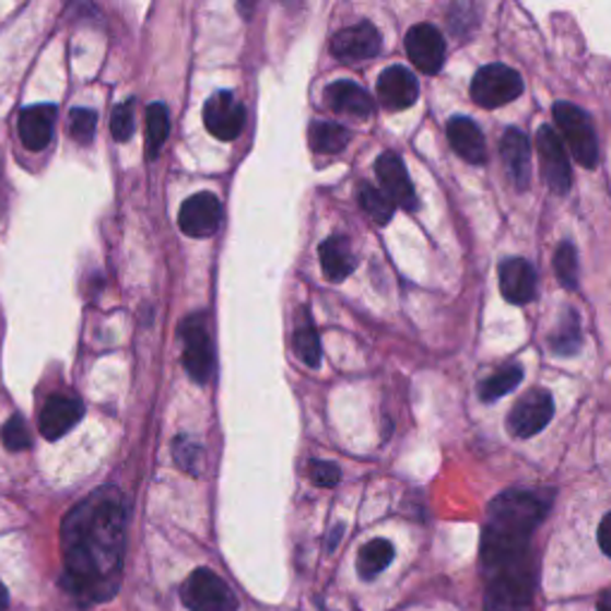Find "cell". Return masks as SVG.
I'll list each match as a JSON object with an SVG mask.
<instances>
[{
	"label": "cell",
	"instance_id": "7c38bea8",
	"mask_svg": "<svg viewBox=\"0 0 611 611\" xmlns=\"http://www.w3.org/2000/svg\"><path fill=\"white\" fill-rule=\"evenodd\" d=\"M383 36L371 22H359L354 27L337 32L332 38V54L342 62H363L380 54Z\"/></svg>",
	"mask_w": 611,
	"mask_h": 611
},
{
	"label": "cell",
	"instance_id": "e0dca14e",
	"mask_svg": "<svg viewBox=\"0 0 611 611\" xmlns=\"http://www.w3.org/2000/svg\"><path fill=\"white\" fill-rule=\"evenodd\" d=\"M502 161L506 165V173H509L512 185L518 191H526L532 177V153H530V141L521 132V129H506V134L502 137Z\"/></svg>",
	"mask_w": 611,
	"mask_h": 611
},
{
	"label": "cell",
	"instance_id": "ffe728a7",
	"mask_svg": "<svg viewBox=\"0 0 611 611\" xmlns=\"http://www.w3.org/2000/svg\"><path fill=\"white\" fill-rule=\"evenodd\" d=\"M447 139H449L454 153H457L459 158H463L466 163L483 165L487 161L485 137L471 117L454 115L447 125Z\"/></svg>",
	"mask_w": 611,
	"mask_h": 611
},
{
	"label": "cell",
	"instance_id": "5b68a950",
	"mask_svg": "<svg viewBox=\"0 0 611 611\" xmlns=\"http://www.w3.org/2000/svg\"><path fill=\"white\" fill-rule=\"evenodd\" d=\"M181 604L189 611H239L237 595L211 568H197L179 590Z\"/></svg>",
	"mask_w": 611,
	"mask_h": 611
},
{
	"label": "cell",
	"instance_id": "d590c367",
	"mask_svg": "<svg viewBox=\"0 0 611 611\" xmlns=\"http://www.w3.org/2000/svg\"><path fill=\"white\" fill-rule=\"evenodd\" d=\"M597 611H611V590H607L600 597V602H597Z\"/></svg>",
	"mask_w": 611,
	"mask_h": 611
},
{
	"label": "cell",
	"instance_id": "603a6c76",
	"mask_svg": "<svg viewBox=\"0 0 611 611\" xmlns=\"http://www.w3.org/2000/svg\"><path fill=\"white\" fill-rule=\"evenodd\" d=\"M583 346L580 318L574 308H566L556 322V330L550 337V349L556 356H574Z\"/></svg>",
	"mask_w": 611,
	"mask_h": 611
},
{
	"label": "cell",
	"instance_id": "2e32d148",
	"mask_svg": "<svg viewBox=\"0 0 611 611\" xmlns=\"http://www.w3.org/2000/svg\"><path fill=\"white\" fill-rule=\"evenodd\" d=\"M84 415V407L80 399L74 397H50L46 401V407L42 409V415H38V431L50 442L60 439L62 435H68L72 427L82 421Z\"/></svg>",
	"mask_w": 611,
	"mask_h": 611
},
{
	"label": "cell",
	"instance_id": "d4e9b609",
	"mask_svg": "<svg viewBox=\"0 0 611 611\" xmlns=\"http://www.w3.org/2000/svg\"><path fill=\"white\" fill-rule=\"evenodd\" d=\"M349 129L334 122H314L308 129V144L316 153H340L349 144Z\"/></svg>",
	"mask_w": 611,
	"mask_h": 611
},
{
	"label": "cell",
	"instance_id": "7402d4cb",
	"mask_svg": "<svg viewBox=\"0 0 611 611\" xmlns=\"http://www.w3.org/2000/svg\"><path fill=\"white\" fill-rule=\"evenodd\" d=\"M320 263L325 278L332 282H342L356 270V256L344 237H330L320 246Z\"/></svg>",
	"mask_w": 611,
	"mask_h": 611
},
{
	"label": "cell",
	"instance_id": "cb8c5ba5",
	"mask_svg": "<svg viewBox=\"0 0 611 611\" xmlns=\"http://www.w3.org/2000/svg\"><path fill=\"white\" fill-rule=\"evenodd\" d=\"M395 559V548L392 542L387 540H371L368 544H363L359 552V576L363 580H373L375 576H380L383 571L392 564Z\"/></svg>",
	"mask_w": 611,
	"mask_h": 611
},
{
	"label": "cell",
	"instance_id": "f546056e",
	"mask_svg": "<svg viewBox=\"0 0 611 611\" xmlns=\"http://www.w3.org/2000/svg\"><path fill=\"white\" fill-rule=\"evenodd\" d=\"M294 351H296V356L306 363V366H310V368L320 366V337L308 320L294 332Z\"/></svg>",
	"mask_w": 611,
	"mask_h": 611
},
{
	"label": "cell",
	"instance_id": "9a60e30c",
	"mask_svg": "<svg viewBox=\"0 0 611 611\" xmlns=\"http://www.w3.org/2000/svg\"><path fill=\"white\" fill-rule=\"evenodd\" d=\"M58 120V108L54 103H38L20 113L17 129L22 144L30 151H44L54 141V129Z\"/></svg>",
	"mask_w": 611,
	"mask_h": 611
},
{
	"label": "cell",
	"instance_id": "f1b7e54d",
	"mask_svg": "<svg viewBox=\"0 0 611 611\" xmlns=\"http://www.w3.org/2000/svg\"><path fill=\"white\" fill-rule=\"evenodd\" d=\"M554 270L559 282L564 284L566 290L578 287V251L571 242H562L554 254Z\"/></svg>",
	"mask_w": 611,
	"mask_h": 611
},
{
	"label": "cell",
	"instance_id": "83f0119b",
	"mask_svg": "<svg viewBox=\"0 0 611 611\" xmlns=\"http://www.w3.org/2000/svg\"><path fill=\"white\" fill-rule=\"evenodd\" d=\"M359 201H361L363 211H366L378 225H387L395 215V201L389 199L383 189H375L371 185H361Z\"/></svg>",
	"mask_w": 611,
	"mask_h": 611
},
{
	"label": "cell",
	"instance_id": "44dd1931",
	"mask_svg": "<svg viewBox=\"0 0 611 611\" xmlns=\"http://www.w3.org/2000/svg\"><path fill=\"white\" fill-rule=\"evenodd\" d=\"M325 103H328V108H332L334 113L359 117V120H366L375 110V103L368 96V91L349 80H340L325 89Z\"/></svg>",
	"mask_w": 611,
	"mask_h": 611
},
{
	"label": "cell",
	"instance_id": "8fae6325",
	"mask_svg": "<svg viewBox=\"0 0 611 611\" xmlns=\"http://www.w3.org/2000/svg\"><path fill=\"white\" fill-rule=\"evenodd\" d=\"M203 125L220 141H234L246 125V113L232 91H215L203 106Z\"/></svg>",
	"mask_w": 611,
	"mask_h": 611
},
{
	"label": "cell",
	"instance_id": "3957f363",
	"mask_svg": "<svg viewBox=\"0 0 611 611\" xmlns=\"http://www.w3.org/2000/svg\"><path fill=\"white\" fill-rule=\"evenodd\" d=\"M536 592V564L532 556L490 576L485 611H526Z\"/></svg>",
	"mask_w": 611,
	"mask_h": 611
},
{
	"label": "cell",
	"instance_id": "e575fe53",
	"mask_svg": "<svg viewBox=\"0 0 611 611\" xmlns=\"http://www.w3.org/2000/svg\"><path fill=\"white\" fill-rule=\"evenodd\" d=\"M597 540H600V548L607 556H611V512L602 518L600 532H597Z\"/></svg>",
	"mask_w": 611,
	"mask_h": 611
},
{
	"label": "cell",
	"instance_id": "52a82bcc",
	"mask_svg": "<svg viewBox=\"0 0 611 611\" xmlns=\"http://www.w3.org/2000/svg\"><path fill=\"white\" fill-rule=\"evenodd\" d=\"M536 149L540 158V171L548 187L564 197L571 189V163L564 149V141L550 125H542L536 137Z\"/></svg>",
	"mask_w": 611,
	"mask_h": 611
},
{
	"label": "cell",
	"instance_id": "8d00e7d4",
	"mask_svg": "<svg viewBox=\"0 0 611 611\" xmlns=\"http://www.w3.org/2000/svg\"><path fill=\"white\" fill-rule=\"evenodd\" d=\"M10 604V597H8V590H5V585L0 583V611H5Z\"/></svg>",
	"mask_w": 611,
	"mask_h": 611
},
{
	"label": "cell",
	"instance_id": "ac0fdd59",
	"mask_svg": "<svg viewBox=\"0 0 611 611\" xmlns=\"http://www.w3.org/2000/svg\"><path fill=\"white\" fill-rule=\"evenodd\" d=\"M538 275L526 258H506L500 268V287L506 302L516 306L530 304L536 298Z\"/></svg>",
	"mask_w": 611,
	"mask_h": 611
},
{
	"label": "cell",
	"instance_id": "8992f818",
	"mask_svg": "<svg viewBox=\"0 0 611 611\" xmlns=\"http://www.w3.org/2000/svg\"><path fill=\"white\" fill-rule=\"evenodd\" d=\"M524 94V77L509 64H485L471 82V98L480 108H502Z\"/></svg>",
	"mask_w": 611,
	"mask_h": 611
},
{
	"label": "cell",
	"instance_id": "ba28073f",
	"mask_svg": "<svg viewBox=\"0 0 611 611\" xmlns=\"http://www.w3.org/2000/svg\"><path fill=\"white\" fill-rule=\"evenodd\" d=\"M181 340H185V368L199 385L211 380L215 368V356L211 346V337H208L205 322L201 316H189L179 328Z\"/></svg>",
	"mask_w": 611,
	"mask_h": 611
},
{
	"label": "cell",
	"instance_id": "d6986e66",
	"mask_svg": "<svg viewBox=\"0 0 611 611\" xmlns=\"http://www.w3.org/2000/svg\"><path fill=\"white\" fill-rule=\"evenodd\" d=\"M378 98L389 110H407L419 101V80L401 64H392L380 74Z\"/></svg>",
	"mask_w": 611,
	"mask_h": 611
},
{
	"label": "cell",
	"instance_id": "4dcf8cb0",
	"mask_svg": "<svg viewBox=\"0 0 611 611\" xmlns=\"http://www.w3.org/2000/svg\"><path fill=\"white\" fill-rule=\"evenodd\" d=\"M110 132L115 141H129L134 134V101H125L115 106L110 115Z\"/></svg>",
	"mask_w": 611,
	"mask_h": 611
},
{
	"label": "cell",
	"instance_id": "9c48e42d",
	"mask_svg": "<svg viewBox=\"0 0 611 611\" xmlns=\"http://www.w3.org/2000/svg\"><path fill=\"white\" fill-rule=\"evenodd\" d=\"M554 415V399L548 389H530L521 401H516L506 427L518 439H528L532 435L542 433Z\"/></svg>",
	"mask_w": 611,
	"mask_h": 611
},
{
	"label": "cell",
	"instance_id": "7a4b0ae2",
	"mask_svg": "<svg viewBox=\"0 0 611 611\" xmlns=\"http://www.w3.org/2000/svg\"><path fill=\"white\" fill-rule=\"evenodd\" d=\"M548 509L550 500L526 490H509L492 500L480 544V559L490 576L530 559V538Z\"/></svg>",
	"mask_w": 611,
	"mask_h": 611
},
{
	"label": "cell",
	"instance_id": "30bf717a",
	"mask_svg": "<svg viewBox=\"0 0 611 611\" xmlns=\"http://www.w3.org/2000/svg\"><path fill=\"white\" fill-rule=\"evenodd\" d=\"M223 220V203L211 191H199L179 208V230L193 239L213 237Z\"/></svg>",
	"mask_w": 611,
	"mask_h": 611
},
{
	"label": "cell",
	"instance_id": "5bb4252c",
	"mask_svg": "<svg viewBox=\"0 0 611 611\" xmlns=\"http://www.w3.org/2000/svg\"><path fill=\"white\" fill-rule=\"evenodd\" d=\"M375 173L383 185V191L389 199L395 201V205H401L404 211H415L419 208V199H415L413 181L407 173L404 161L399 158L397 153H383L378 161H375Z\"/></svg>",
	"mask_w": 611,
	"mask_h": 611
},
{
	"label": "cell",
	"instance_id": "6da1fadb",
	"mask_svg": "<svg viewBox=\"0 0 611 611\" xmlns=\"http://www.w3.org/2000/svg\"><path fill=\"white\" fill-rule=\"evenodd\" d=\"M125 552V506L115 490H98L62 524V588L82 607L117 592Z\"/></svg>",
	"mask_w": 611,
	"mask_h": 611
},
{
	"label": "cell",
	"instance_id": "836d02e7",
	"mask_svg": "<svg viewBox=\"0 0 611 611\" xmlns=\"http://www.w3.org/2000/svg\"><path fill=\"white\" fill-rule=\"evenodd\" d=\"M340 466L332 463V461H314L310 463V480L318 487H334L337 483H340Z\"/></svg>",
	"mask_w": 611,
	"mask_h": 611
},
{
	"label": "cell",
	"instance_id": "277c9868",
	"mask_svg": "<svg viewBox=\"0 0 611 611\" xmlns=\"http://www.w3.org/2000/svg\"><path fill=\"white\" fill-rule=\"evenodd\" d=\"M552 115L559 132H562L564 144L574 153L576 163L588 167V171L597 167V163H600V146H597V134L590 115L566 101L554 103Z\"/></svg>",
	"mask_w": 611,
	"mask_h": 611
},
{
	"label": "cell",
	"instance_id": "1f68e13d",
	"mask_svg": "<svg viewBox=\"0 0 611 611\" xmlns=\"http://www.w3.org/2000/svg\"><path fill=\"white\" fill-rule=\"evenodd\" d=\"M70 132L72 139L80 144H91L96 134V113L86 108H74L70 115Z\"/></svg>",
	"mask_w": 611,
	"mask_h": 611
},
{
	"label": "cell",
	"instance_id": "d6a6232c",
	"mask_svg": "<svg viewBox=\"0 0 611 611\" xmlns=\"http://www.w3.org/2000/svg\"><path fill=\"white\" fill-rule=\"evenodd\" d=\"M3 442L10 451L30 449L32 437H30L27 425H24V421H22V415H12V419L3 425Z\"/></svg>",
	"mask_w": 611,
	"mask_h": 611
},
{
	"label": "cell",
	"instance_id": "484cf974",
	"mask_svg": "<svg viewBox=\"0 0 611 611\" xmlns=\"http://www.w3.org/2000/svg\"><path fill=\"white\" fill-rule=\"evenodd\" d=\"M521 380H524V368L518 366V363H506V366H502L495 375H490V378L480 385V399L495 401L504 395L514 392V389L521 385Z\"/></svg>",
	"mask_w": 611,
	"mask_h": 611
},
{
	"label": "cell",
	"instance_id": "4fadbf2b",
	"mask_svg": "<svg viewBox=\"0 0 611 611\" xmlns=\"http://www.w3.org/2000/svg\"><path fill=\"white\" fill-rule=\"evenodd\" d=\"M407 54L421 72L435 74L439 72L442 64H445V38H442V34L433 24H415L407 34Z\"/></svg>",
	"mask_w": 611,
	"mask_h": 611
},
{
	"label": "cell",
	"instance_id": "4316f807",
	"mask_svg": "<svg viewBox=\"0 0 611 611\" xmlns=\"http://www.w3.org/2000/svg\"><path fill=\"white\" fill-rule=\"evenodd\" d=\"M171 134V115L163 103H151L146 108V151L149 158H155Z\"/></svg>",
	"mask_w": 611,
	"mask_h": 611
}]
</instances>
